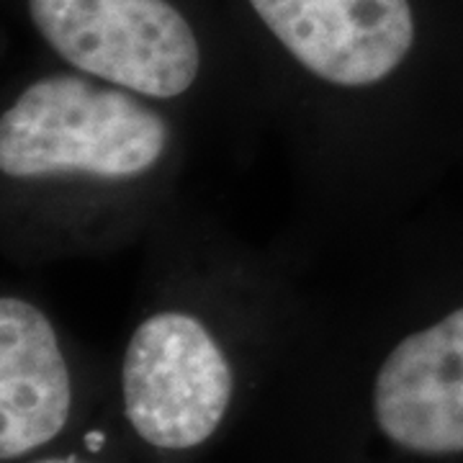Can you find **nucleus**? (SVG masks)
I'll list each match as a JSON object with an SVG mask.
<instances>
[{"label": "nucleus", "mask_w": 463, "mask_h": 463, "mask_svg": "<svg viewBox=\"0 0 463 463\" xmlns=\"http://www.w3.org/2000/svg\"><path fill=\"white\" fill-rule=\"evenodd\" d=\"M75 404L57 319L16 283L0 291V458L16 461L65 430Z\"/></svg>", "instance_id": "39448f33"}, {"label": "nucleus", "mask_w": 463, "mask_h": 463, "mask_svg": "<svg viewBox=\"0 0 463 463\" xmlns=\"http://www.w3.org/2000/svg\"><path fill=\"white\" fill-rule=\"evenodd\" d=\"M325 248L345 263L325 283L379 335L368 381L376 432L410 456H461L463 298L432 307L428 248L412 214Z\"/></svg>", "instance_id": "20e7f679"}, {"label": "nucleus", "mask_w": 463, "mask_h": 463, "mask_svg": "<svg viewBox=\"0 0 463 463\" xmlns=\"http://www.w3.org/2000/svg\"><path fill=\"white\" fill-rule=\"evenodd\" d=\"M139 250L121 407L147 446L191 450L230 417L242 335L297 330L307 268L297 245H252L188 196Z\"/></svg>", "instance_id": "7ed1b4c3"}, {"label": "nucleus", "mask_w": 463, "mask_h": 463, "mask_svg": "<svg viewBox=\"0 0 463 463\" xmlns=\"http://www.w3.org/2000/svg\"><path fill=\"white\" fill-rule=\"evenodd\" d=\"M33 463H83V461H78V458H42V461H33Z\"/></svg>", "instance_id": "423d86ee"}, {"label": "nucleus", "mask_w": 463, "mask_h": 463, "mask_svg": "<svg viewBox=\"0 0 463 463\" xmlns=\"http://www.w3.org/2000/svg\"><path fill=\"white\" fill-rule=\"evenodd\" d=\"M240 42L286 163L301 242L343 245L412 214L456 145V85L417 0H240Z\"/></svg>", "instance_id": "f257e3e1"}, {"label": "nucleus", "mask_w": 463, "mask_h": 463, "mask_svg": "<svg viewBox=\"0 0 463 463\" xmlns=\"http://www.w3.org/2000/svg\"><path fill=\"white\" fill-rule=\"evenodd\" d=\"M199 129L47 60L0 93V252L14 268L142 248L185 199Z\"/></svg>", "instance_id": "f03ea898"}]
</instances>
